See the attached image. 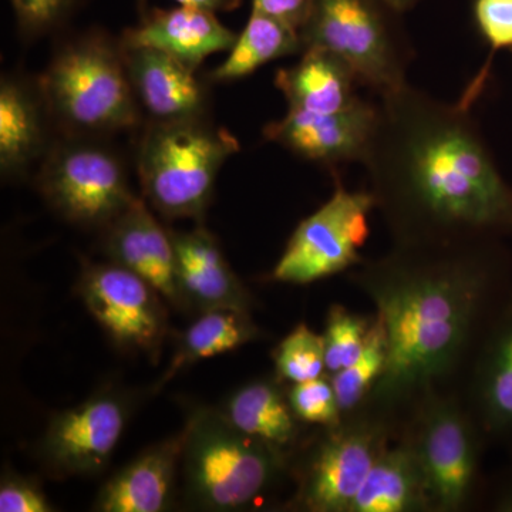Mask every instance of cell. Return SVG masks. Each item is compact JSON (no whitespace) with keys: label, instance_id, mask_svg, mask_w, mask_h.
Masks as SVG:
<instances>
[{"label":"cell","instance_id":"cell-20","mask_svg":"<svg viewBox=\"0 0 512 512\" xmlns=\"http://www.w3.org/2000/svg\"><path fill=\"white\" fill-rule=\"evenodd\" d=\"M349 512H434L426 473L404 429L377 457Z\"/></svg>","mask_w":512,"mask_h":512},{"label":"cell","instance_id":"cell-15","mask_svg":"<svg viewBox=\"0 0 512 512\" xmlns=\"http://www.w3.org/2000/svg\"><path fill=\"white\" fill-rule=\"evenodd\" d=\"M121 49L134 96L150 123L204 119L207 93L194 69L160 50Z\"/></svg>","mask_w":512,"mask_h":512},{"label":"cell","instance_id":"cell-36","mask_svg":"<svg viewBox=\"0 0 512 512\" xmlns=\"http://www.w3.org/2000/svg\"><path fill=\"white\" fill-rule=\"evenodd\" d=\"M386 2L404 15V13L409 12V10L416 8L423 0H386Z\"/></svg>","mask_w":512,"mask_h":512},{"label":"cell","instance_id":"cell-14","mask_svg":"<svg viewBox=\"0 0 512 512\" xmlns=\"http://www.w3.org/2000/svg\"><path fill=\"white\" fill-rule=\"evenodd\" d=\"M126 407L111 394L57 414L43 440V456L62 474H96L107 466L126 426Z\"/></svg>","mask_w":512,"mask_h":512},{"label":"cell","instance_id":"cell-35","mask_svg":"<svg viewBox=\"0 0 512 512\" xmlns=\"http://www.w3.org/2000/svg\"><path fill=\"white\" fill-rule=\"evenodd\" d=\"M180 6L208 10V12H231L241 5V0H175Z\"/></svg>","mask_w":512,"mask_h":512},{"label":"cell","instance_id":"cell-33","mask_svg":"<svg viewBox=\"0 0 512 512\" xmlns=\"http://www.w3.org/2000/svg\"><path fill=\"white\" fill-rule=\"evenodd\" d=\"M311 2L312 0H252V9L301 30L308 18Z\"/></svg>","mask_w":512,"mask_h":512},{"label":"cell","instance_id":"cell-26","mask_svg":"<svg viewBox=\"0 0 512 512\" xmlns=\"http://www.w3.org/2000/svg\"><path fill=\"white\" fill-rule=\"evenodd\" d=\"M373 319L365 349L352 365L330 375L343 416L365 406L387 365V339L382 320Z\"/></svg>","mask_w":512,"mask_h":512},{"label":"cell","instance_id":"cell-16","mask_svg":"<svg viewBox=\"0 0 512 512\" xmlns=\"http://www.w3.org/2000/svg\"><path fill=\"white\" fill-rule=\"evenodd\" d=\"M171 232L175 278L181 306L197 311L231 308L251 312L254 299L228 264L220 245L205 228Z\"/></svg>","mask_w":512,"mask_h":512},{"label":"cell","instance_id":"cell-29","mask_svg":"<svg viewBox=\"0 0 512 512\" xmlns=\"http://www.w3.org/2000/svg\"><path fill=\"white\" fill-rule=\"evenodd\" d=\"M375 316H363L345 306H330L326 315L325 362L328 376L352 365L365 349Z\"/></svg>","mask_w":512,"mask_h":512},{"label":"cell","instance_id":"cell-3","mask_svg":"<svg viewBox=\"0 0 512 512\" xmlns=\"http://www.w3.org/2000/svg\"><path fill=\"white\" fill-rule=\"evenodd\" d=\"M39 92L47 113L73 136L114 133L140 121L123 49L100 33L64 43L40 77Z\"/></svg>","mask_w":512,"mask_h":512},{"label":"cell","instance_id":"cell-18","mask_svg":"<svg viewBox=\"0 0 512 512\" xmlns=\"http://www.w3.org/2000/svg\"><path fill=\"white\" fill-rule=\"evenodd\" d=\"M237 36L214 12L178 6L151 10L140 25L124 32L120 43L160 50L197 70L207 57L229 52Z\"/></svg>","mask_w":512,"mask_h":512},{"label":"cell","instance_id":"cell-30","mask_svg":"<svg viewBox=\"0 0 512 512\" xmlns=\"http://www.w3.org/2000/svg\"><path fill=\"white\" fill-rule=\"evenodd\" d=\"M293 413L306 426L333 427L343 419L338 397L329 376L292 384L288 389Z\"/></svg>","mask_w":512,"mask_h":512},{"label":"cell","instance_id":"cell-28","mask_svg":"<svg viewBox=\"0 0 512 512\" xmlns=\"http://www.w3.org/2000/svg\"><path fill=\"white\" fill-rule=\"evenodd\" d=\"M276 379L296 384L328 376L323 335L299 323L274 353Z\"/></svg>","mask_w":512,"mask_h":512},{"label":"cell","instance_id":"cell-21","mask_svg":"<svg viewBox=\"0 0 512 512\" xmlns=\"http://www.w3.org/2000/svg\"><path fill=\"white\" fill-rule=\"evenodd\" d=\"M275 86L289 109L309 113H336L352 106L360 86L355 73L338 56L323 49H306L302 59L278 70Z\"/></svg>","mask_w":512,"mask_h":512},{"label":"cell","instance_id":"cell-23","mask_svg":"<svg viewBox=\"0 0 512 512\" xmlns=\"http://www.w3.org/2000/svg\"><path fill=\"white\" fill-rule=\"evenodd\" d=\"M46 110L40 92L13 77L0 84V168L16 177L35 163L46 146Z\"/></svg>","mask_w":512,"mask_h":512},{"label":"cell","instance_id":"cell-2","mask_svg":"<svg viewBox=\"0 0 512 512\" xmlns=\"http://www.w3.org/2000/svg\"><path fill=\"white\" fill-rule=\"evenodd\" d=\"M379 106L363 165L393 244L512 238V185L471 109L409 83Z\"/></svg>","mask_w":512,"mask_h":512},{"label":"cell","instance_id":"cell-32","mask_svg":"<svg viewBox=\"0 0 512 512\" xmlns=\"http://www.w3.org/2000/svg\"><path fill=\"white\" fill-rule=\"evenodd\" d=\"M52 505L37 485L22 478H6L0 487L2 512H50Z\"/></svg>","mask_w":512,"mask_h":512},{"label":"cell","instance_id":"cell-1","mask_svg":"<svg viewBox=\"0 0 512 512\" xmlns=\"http://www.w3.org/2000/svg\"><path fill=\"white\" fill-rule=\"evenodd\" d=\"M348 281L375 305L387 339L386 370L365 404L404 424L430 393L457 392L512 299V252L503 239L393 244Z\"/></svg>","mask_w":512,"mask_h":512},{"label":"cell","instance_id":"cell-4","mask_svg":"<svg viewBox=\"0 0 512 512\" xmlns=\"http://www.w3.org/2000/svg\"><path fill=\"white\" fill-rule=\"evenodd\" d=\"M237 138L205 119L150 123L138 150L144 198L167 218H201Z\"/></svg>","mask_w":512,"mask_h":512},{"label":"cell","instance_id":"cell-8","mask_svg":"<svg viewBox=\"0 0 512 512\" xmlns=\"http://www.w3.org/2000/svg\"><path fill=\"white\" fill-rule=\"evenodd\" d=\"M429 483L434 512L476 507L485 484L481 461L488 446L457 392H434L420 400L403 427Z\"/></svg>","mask_w":512,"mask_h":512},{"label":"cell","instance_id":"cell-5","mask_svg":"<svg viewBox=\"0 0 512 512\" xmlns=\"http://www.w3.org/2000/svg\"><path fill=\"white\" fill-rule=\"evenodd\" d=\"M402 16L386 0H312L299 35L303 50L338 56L380 97L407 84L416 56Z\"/></svg>","mask_w":512,"mask_h":512},{"label":"cell","instance_id":"cell-12","mask_svg":"<svg viewBox=\"0 0 512 512\" xmlns=\"http://www.w3.org/2000/svg\"><path fill=\"white\" fill-rule=\"evenodd\" d=\"M379 116V103L363 97L336 113L289 109L284 119L272 121L264 128V136L303 160L336 173L340 164H363Z\"/></svg>","mask_w":512,"mask_h":512},{"label":"cell","instance_id":"cell-34","mask_svg":"<svg viewBox=\"0 0 512 512\" xmlns=\"http://www.w3.org/2000/svg\"><path fill=\"white\" fill-rule=\"evenodd\" d=\"M490 507L497 512H512V467L504 471L495 483Z\"/></svg>","mask_w":512,"mask_h":512},{"label":"cell","instance_id":"cell-27","mask_svg":"<svg viewBox=\"0 0 512 512\" xmlns=\"http://www.w3.org/2000/svg\"><path fill=\"white\" fill-rule=\"evenodd\" d=\"M473 19L478 35L490 49V55L460 97L468 106H474L483 94L494 56L500 52H512V0H474Z\"/></svg>","mask_w":512,"mask_h":512},{"label":"cell","instance_id":"cell-24","mask_svg":"<svg viewBox=\"0 0 512 512\" xmlns=\"http://www.w3.org/2000/svg\"><path fill=\"white\" fill-rule=\"evenodd\" d=\"M261 336V329L247 311L222 308L202 312L178 339L170 365L158 380L157 390L192 363L232 352Z\"/></svg>","mask_w":512,"mask_h":512},{"label":"cell","instance_id":"cell-17","mask_svg":"<svg viewBox=\"0 0 512 512\" xmlns=\"http://www.w3.org/2000/svg\"><path fill=\"white\" fill-rule=\"evenodd\" d=\"M106 229L104 245L110 261L146 279L164 299L181 306L171 232L161 227L146 201L137 198Z\"/></svg>","mask_w":512,"mask_h":512},{"label":"cell","instance_id":"cell-25","mask_svg":"<svg viewBox=\"0 0 512 512\" xmlns=\"http://www.w3.org/2000/svg\"><path fill=\"white\" fill-rule=\"evenodd\" d=\"M302 52L298 29L252 9L247 25L235 39L225 62L212 73V80L235 82L251 76L265 64Z\"/></svg>","mask_w":512,"mask_h":512},{"label":"cell","instance_id":"cell-6","mask_svg":"<svg viewBox=\"0 0 512 512\" xmlns=\"http://www.w3.org/2000/svg\"><path fill=\"white\" fill-rule=\"evenodd\" d=\"M181 463L191 500L211 511L248 507L291 468V458L214 412L195 414L188 421Z\"/></svg>","mask_w":512,"mask_h":512},{"label":"cell","instance_id":"cell-13","mask_svg":"<svg viewBox=\"0 0 512 512\" xmlns=\"http://www.w3.org/2000/svg\"><path fill=\"white\" fill-rule=\"evenodd\" d=\"M457 393L488 444L512 447V299L485 333Z\"/></svg>","mask_w":512,"mask_h":512},{"label":"cell","instance_id":"cell-19","mask_svg":"<svg viewBox=\"0 0 512 512\" xmlns=\"http://www.w3.org/2000/svg\"><path fill=\"white\" fill-rule=\"evenodd\" d=\"M188 424L171 439L144 450L101 488L94 510L100 512H160L167 508L183 460Z\"/></svg>","mask_w":512,"mask_h":512},{"label":"cell","instance_id":"cell-7","mask_svg":"<svg viewBox=\"0 0 512 512\" xmlns=\"http://www.w3.org/2000/svg\"><path fill=\"white\" fill-rule=\"evenodd\" d=\"M404 424L360 407L346 414L336 426L320 429L301 451L295 468L293 507L308 512H349L370 468Z\"/></svg>","mask_w":512,"mask_h":512},{"label":"cell","instance_id":"cell-11","mask_svg":"<svg viewBox=\"0 0 512 512\" xmlns=\"http://www.w3.org/2000/svg\"><path fill=\"white\" fill-rule=\"evenodd\" d=\"M79 293L104 332L120 348L156 356L167 335L161 293L119 264L83 265Z\"/></svg>","mask_w":512,"mask_h":512},{"label":"cell","instance_id":"cell-31","mask_svg":"<svg viewBox=\"0 0 512 512\" xmlns=\"http://www.w3.org/2000/svg\"><path fill=\"white\" fill-rule=\"evenodd\" d=\"M76 0H10L22 33L39 36L62 25Z\"/></svg>","mask_w":512,"mask_h":512},{"label":"cell","instance_id":"cell-10","mask_svg":"<svg viewBox=\"0 0 512 512\" xmlns=\"http://www.w3.org/2000/svg\"><path fill=\"white\" fill-rule=\"evenodd\" d=\"M37 185L53 210L83 227L107 228L137 200L120 158L86 141L50 150Z\"/></svg>","mask_w":512,"mask_h":512},{"label":"cell","instance_id":"cell-9","mask_svg":"<svg viewBox=\"0 0 512 512\" xmlns=\"http://www.w3.org/2000/svg\"><path fill=\"white\" fill-rule=\"evenodd\" d=\"M333 180L332 197L299 222L272 271V281L313 284L345 274L365 261L360 249L370 235L375 198L369 190H348L338 173H333Z\"/></svg>","mask_w":512,"mask_h":512},{"label":"cell","instance_id":"cell-22","mask_svg":"<svg viewBox=\"0 0 512 512\" xmlns=\"http://www.w3.org/2000/svg\"><path fill=\"white\" fill-rule=\"evenodd\" d=\"M281 380H255L232 394L222 413L242 433L291 458L303 443L302 426Z\"/></svg>","mask_w":512,"mask_h":512}]
</instances>
